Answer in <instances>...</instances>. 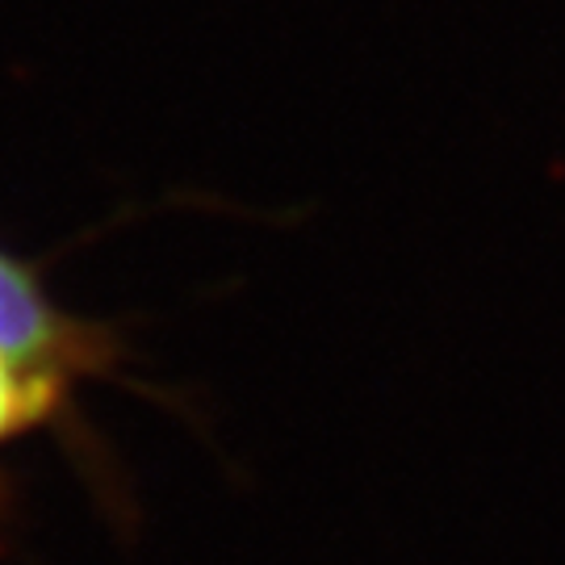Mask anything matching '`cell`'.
Listing matches in <instances>:
<instances>
[{
    "label": "cell",
    "mask_w": 565,
    "mask_h": 565,
    "mask_svg": "<svg viewBox=\"0 0 565 565\" xmlns=\"http://www.w3.org/2000/svg\"><path fill=\"white\" fill-rule=\"evenodd\" d=\"M0 352L63 390L72 377L97 369L102 361L97 335L76 319H67L46 298L39 277L9 252H0Z\"/></svg>",
    "instance_id": "1"
}]
</instances>
